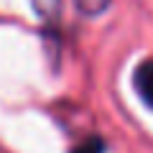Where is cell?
I'll list each match as a JSON object with an SVG mask.
<instances>
[{
    "mask_svg": "<svg viewBox=\"0 0 153 153\" xmlns=\"http://www.w3.org/2000/svg\"><path fill=\"white\" fill-rule=\"evenodd\" d=\"M135 89L146 102V107L153 110V59H146L135 69Z\"/></svg>",
    "mask_w": 153,
    "mask_h": 153,
    "instance_id": "1",
    "label": "cell"
},
{
    "mask_svg": "<svg viewBox=\"0 0 153 153\" xmlns=\"http://www.w3.org/2000/svg\"><path fill=\"white\" fill-rule=\"evenodd\" d=\"M33 8H36V13L44 18L46 23H51V26H54V23L59 21V16H61V0H33Z\"/></svg>",
    "mask_w": 153,
    "mask_h": 153,
    "instance_id": "2",
    "label": "cell"
},
{
    "mask_svg": "<svg viewBox=\"0 0 153 153\" xmlns=\"http://www.w3.org/2000/svg\"><path fill=\"white\" fill-rule=\"evenodd\" d=\"M110 3H112V0H74L76 10L82 13L84 18H97V16H102V13L110 8Z\"/></svg>",
    "mask_w": 153,
    "mask_h": 153,
    "instance_id": "3",
    "label": "cell"
},
{
    "mask_svg": "<svg viewBox=\"0 0 153 153\" xmlns=\"http://www.w3.org/2000/svg\"><path fill=\"white\" fill-rule=\"evenodd\" d=\"M71 153H105V140L100 135H87L79 146L71 148Z\"/></svg>",
    "mask_w": 153,
    "mask_h": 153,
    "instance_id": "4",
    "label": "cell"
}]
</instances>
